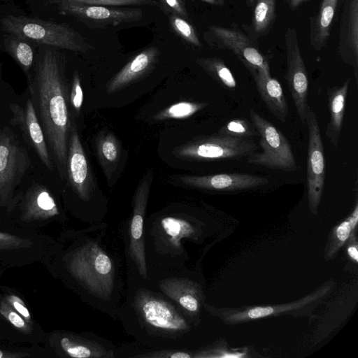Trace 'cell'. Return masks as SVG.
<instances>
[{
  "label": "cell",
  "instance_id": "cell-1",
  "mask_svg": "<svg viewBox=\"0 0 358 358\" xmlns=\"http://www.w3.org/2000/svg\"><path fill=\"white\" fill-rule=\"evenodd\" d=\"M65 66L59 54L43 49L36 57L27 88L62 182L65 176L71 121L65 91Z\"/></svg>",
  "mask_w": 358,
  "mask_h": 358
},
{
  "label": "cell",
  "instance_id": "cell-2",
  "mask_svg": "<svg viewBox=\"0 0 358 358\" xmlns=\"http://www.w3.org/2000/svg\"><path fill=\"white\" fill-rule=\"evenodd\" d=\"M3 101V100H2ZM34 155L17 131L0 111V207L10 210L24 176L30 170Z\"/></svg>",
  "mask_w": 358,
  "mask_h": 358
},
{
  "label": "cell",
  "instance_id": "cell-3",
  "mask_svg": "<svg viewBox=\"0 0 358 358\" xmlns=\"http://www.w3.org/2000/svg\"><path fill=\"white\" fill-rule=\"evenodd\" d=\"M2 109L8 122L17 131L36 159L48 170L58 176L27 88L23 93L17 94L6 82Z\"/></svg>",
  "mask_w": 358,
  "mask_h": 358
},
{
  "label": "cell",
  "instance_id": "cell-4",
  "mask_svg": "<svg viewBox=\"0 0 358 358\" xmlns=\"http://www.w3.org/2000/svg\"><path fill=\"white\" fill-rule=\"evenodd\" d=\"M1 25L8 33L25 41L83 53L94 49L85 38L64 24L9 15L2 19Z\"/></svg>",
  "mask_w": 358,
  "mask_h": 358
},
{
  "label": "cell",
  "instance_id": "cell-5",
  "mask_svg": "<svg viewBox=\"0 0 358 358\" xmlns=\"http://www.w3.org/2000/svg\"><path fill=\"white\" fill-rule=\"evenodd\" d=\"M335 282L328 280L306 296L289 303L236 308H215L204 304L208 310L224 324L236 325L282 315L294 316L311 313L334 289Z\"/></svg>",
  "mask_w": 358,
  "mask_h": 358
},
{
  "label": "cell",
  "instance_id": "cell-6",
  "mask_svg": "<svg viewBox=\"0 0 358 358\" xmlns=\"http://www.w3.org/2000/svg\"><path fill=\"white\" fill-rule=\"evenodd\" d=\"M69 269L91 294L109 299L114 288V266L96 243L90 241L76 249L69 259Z\"/></svg>",
  "mask_w": 358,
  "mask_h": 358
},
{
  "label": "cell",
  "instance_id": "cell-7",
  "mask_svg": "<svg viewBox=\"0 0 358 358\" xmlns=\"http://www.w3.org/2000/svg\"><path fill=\"white\" fill-rule=\"evenodd\" d=\"M250 117L259 135L262 151L249 155L247 162L271 169L296 171L298 168L296 162L285 136L254 109L250 110Z\"/></svg>",
  "mask_w": 358,
  "mask_h": 358
},
{
  "label": "cell",
  "instance_id": "cell-8",
  "mask_svg": "<svg viewBox=\"0 0 358 358\" xmlns=\"http://www.w3.org/2000/svg\"><path fill=\"white\" fill-rule=\"evenodd\" d=\"M257 150L256 143L250 139L217 133L186 143L173 152L187 160H234L248 157Z\"/></svg>",
  "mask_w": 358,
  "mask_h": 358
},
{
  "label": "cell",
  "instance_id": "cell-9",
  "mask_svg": "<svg viewBox=\"0 0 358 358\" xmlns=\"http://www.w3.org/2000/svg\"><path fill=\"white\" fill-rule=\"evenodd\" d=\"M305 122L308 133L307 152V196L310 212L316 215L325 183V157L320 129L315 113L308 105Z\"/></svg>",
  "mask_w": 358,
  "mask_h": 358
},
{
  "label": "cell",
  "instance_id": "cell-10",
  "mask_svg": "<svg viewBox=\"0 0 358 358\" xmlns=\"http://www.w3.org/2000/svg\"><path fill=\"white\" fill-rule=\"evenodd\" d=\"M135 306L143 322L153 329L171 334L189 330L184 317L171 303L149 291L136 292Z\"/></svg>",
  "mask_w": 358,
  "mask_h": 358
},
{
  "label": "cell",
  "instance_id": "cell-11",
  "mask_svg": "<svg viewBox=\"0 0 358 358\" xmlns=\"http://www.w3.org/2000/svg\"><path fill=\"white\" fill-rule=\"evenodd\" d=\"M61 185H64L80 200H90L94 185L93 178L77 124L73 120H71L65 176Z\"/></svg>",
  "mask_w": 358,
  "mask_h": 358
},
{
  "label": "cell",
  "instance_id": "cell-12",
  "mask_svg": "<svg viewBox=\"0 0 358 358\" xmlns=\"http://www.w3.org/2000/svg\"><path fill=\"white\" fill-rule=\"evenodd\" d=\"M56 3L62 14L74 16L92 27L117 26L143 17V10L139 8H111L64 1Z\"/></svg>",
  "mask_w": 358,
  "mask_h": 358
},
{
  "label": "cell",
  "instance_id": "cell-13",
  "mask_svg": "<svg viewBox=\"0 0 358 358\" xmlns=\"http://www.w3.org/2000/svg\"><path fill=\"white\" fill-rule=\"evenodd\" d=\"M285 46L287 65L285 78L299 117L304 124L308 106V78L299 47L296 32L293 28L287 30Z\"/></svg>",
  "mask_w": 358,
  "mask_h": 358
},
{
  "label": "cell",
  "instance_id": "cell-14",
  "mask_svg": "<svg viewBox=\"0 0 358 358\" xmlns=\"http://www.w3.org/2000/svg\"><path fill=\"white\" fill-rule=\"evenodd\" d=\"M207 38L214 46L233 52L249 71L260 69L270 74L266 59L238 29L212 25L209 27Z\"/></svg>",
  "mask_w": 358,
  "mask_h": 358
},
{
  "label": "cell",
  "instance_id": "cell-15",
  "mask_svg": "<svg viewBox=\"0 0 358 358\" xmlns=\"http://www.w3.org/2000/svg\"><path fill=\"white\" fill-rule=\"evenodd\" d=\"M152 173L149 172L139 182L134 196L133 215L129 226V252L134 262L140 275L148 278L145 261L143 222L148 203Z\"/></svg>",
  "mask_w": 358,
  "mask_h": 358
},
{
  "label": "cell",
  "instance_id": "cell-16",
  "mask_svg": "<svg viewBox=\"0 0 358 358\" xmlns=\"http://www.w3.org/2000/svg\"><path fill=\"white\" fill-rule=\"evenodd\" d=\"M180 181L189 187L220 192H239L254 189L268 182L263 176L243 173L208 176H182Z\"/></svg>",
  "mask_w": 358,
  "mask_h": 358
},
{
  "label": "cell",
  "instance_id": "cell-17",
  "mask_svg": "<svg viewBox=\"0 0 358 358\" xmlns=\"http://www.w3.org/2000/svg\"><path fill=\"white\" fill-rule=\"evenodd\" d=\"M161 290L192 317L198 316L204 302L201 286L185 278H169L160 281Z\"/></svg>",
  "mask_w": 358,
  "mask_h": 358
},
{
  "label": "cell",
  "instance_id": "cell-18",
  "mask_svg": "<svg viewBox=\"0 0 358 358\" xmlns=\"http://www.w3.org/2000/svg\"><path fill=\"white\" fill-rule=\"evenodd\" d=\"M340 51L345 62L354 69L358 80V0H348L341 27Z\"/></svg>",
  "mask_w": 358,
  "mask_h": 358
},
{
  "label": "cell",
  "instance_id": "cell-19",
  "mask_svg": "<svg viewBox=\"0 0 358 358\" xmlns=\"http://www.w3.org/2000/svg\"><path fill=\"white\" fill-rule=\"evenodd\" d=\"M159 55V50L156 47L138 52L109 80L106 92L113 93L142 77L154 66Z\"/></svg>",
  "mask_w": 358,
  "mask_h": 358
},
{
  "label": "cell",
  "instance_id": "cell-20",
  "mask_svg": "<svg viewBox=\"0 0 358 358\" xmlns=\"http://www.w3.org/2000/svg\"><path fill=\"white\" fill-rule=\"evenodd\" d=\"M259 94L268 110L280 121L285 122L288 104L280 83L260 69L250 70Z\"/></svg>",
  "mask_w": 358,
  "mask_h": 358
},
{
  "label": "cell",
  "instance_id": "cell-21",
  "mask_svg": "<svg viewBox=\"0 0 358 358\" xmlns=\"http://www.w3.org/2000/svg\"><path fill=\"white\" fill-rule=\"evenodd\" d=\"M350 81L348 78L342 85L331 87L327 92L329 120L325 134L334 148L338 147L343 128Z\"/></svg>",
  "mask_w": 358,
  "mask_h": 358
},
{
  "label": "cell",
  "instance_id": "cell-22",
  "mask_svg": "<svg viewBox=\"0 0 358 358\" xmlns=\"http://www.w3.org/2000/svg\"><path fill=\"white\" fill-rule=\"evenodd\" d=\"M59 346L66 356L75 358L113 357L109 352L99 344L82 337L68 334L61 337Z\"/></svg>",
  "mask_w": 358,
  "mask_h": 358
},
{
  "label": "cell",
  "instance_id": "cell-23",
  "mask_svg": "<svg viewBox=\"0 0 358 358\" xmlns=\"http://www.w3.org/2000/svg\"><path fill=\"white\" fill-rule=\"evenodd\" d=\"M358 222V203L356 201L351 213L331 230L324 250V258L334 259L345 245L351 234L356 231Z\"/></svg>",
  "mask_w": 358,
  "mask_h": 358
},
{
  "label": "cell",
  "instance_id": "cell-24",
  "mask_svg": "<svg viewBox=\"0 0 358 358\" xmlns=\"http://www.w3.org/2000/svg\"><path fill=\"white\" fill-rule=\"evenodd\" d=\"M338 0H323L318 14L311 21L310 42L320 50L327 43Z\"/></svg>",
  "mask_w": 358,
  "mask_h": 358
},
{
  "label": "cell",
  "instance_id": "cell-25",
  "mask_svg": "<svg viewBox=\"0 0 358 358\" xmlns=\"http://www.w3.org/2000/svg\"><path fill=\"white\" fill-rule=\"evenodd\" d=\"M99 161L108 180L110 179L121 155L120 143L110 131L101 132L96 141Z\"/></svg>",
  "mask_w": 358,
  "mask_h": 358
},
{
  "label": "cell",
  "instance_id": "cell-26",
  "mask_svg": "<svg viewBox=\"0 0 358 358\" xmlns=\"http://www.w3.org/2000/svg\"><path fill=\"white\" fill-rule=\"evenodd\" d=\"M196 62L223 87L235 89L236 81L230 69L224 62L217 57H201Z\"/></svg>",
  "mask_w": 358,
  "mask_h": 358
},
{
  "label": "cell",
  "instance_id": "cell-27",
  "mask_svg": "<svg viewBox=\"0 0 358 358\" xmlns=\"http://www.w3.org/2000/svg\"><path fill=\"white\" fill-rule=\"evenodd\" d=\"M13 39L10 43L8 51L28 80L34 71L36 57L32 48L25 40L16 36Z\"/></svg>",
  "mask_w": 358,
  "mask_h": 358
},
{
  "label": "cell",
  "instance_id": "cell-28",
  "mask_svg": "<svg viewBox=\"0 0 358 358\" xmlns=\"http://www.w3.org/2000/svg\"><path fill=\"white\" fill-rule=\"evenodd\" d=\"M161 226L175 247H180L183 238H193L196 234V228L183 219L166 217L161 220Z\"/></svg>",
  "mask_w": 358,
  "mask_h": 358
},
{
  "label": "cell",
  "instance_id": "cell-29",
  "mask_svg": "<svg viewBox=\"0 0 358 358\" xmlns=\"http://www.w3.org/2000/svg\"><path fill=\"white\" fill-rule=\"evenodd\" d=\"M207 105L206 103L180 101L162 110L155 118L157 120L186 118L202 110Z\"/></svg>",
  "mask_w": 358,
  "mask_h": 358
},
{
  "label": "cell",
  "instance_id": "cell-30",
  "mask_svg": "<svg viewBox=\"0 0 358 358\" xmlns=\"http://www.w3.org/2000/svg\"><path fill=\"white\" fill-rule=\"evenodd\" d=\"M275 11V0H257L253 16V26L257 33H264L268 28Z\"/></svg>",
  "mask_w": 358,
  "mask_h": 358
},
{
  "label": "cell",
  "instance_id": "cell-31",
  "mask_svg": "<svg viewBox=\"0 0 358 358\" xmlns=\"http://www.w3.org/2000/svg\"><path fill=\"white\" fill-rule=\"evenodd\" d=\"M247 349H229L225 341L215 343L195 353L196 358H245L249 355Z\"/></svg>",
  "mask_w": 358,
  "mask_h": 358
},
{
  "label": "cell",
  "instance_id": "cell-32",
  "mask_svg": "<svg viewBox=\"0 0 358 358\" xmlns=\"http://www.w3.org/2000/svg\"><path fill=\"white\" fill-rule=\"evenodd\" d=\"M169 20L171 29L181 39L192 45L201 47V43L194 27L187 19L171 14L169 15Z\"/></svg>",
  "mask_w": 358,
  "mask_h": 358
},
{
  "label": "cell",
  "instance_id": "cell-33",
  "mask_svg": "<svg viewBox=\"0 0 358 358\" xmlns=\"http://www.w3.org/2000/svg\"><path fill=\"white\" fill-rule=\"evenodd\" d=\"M218 134L234 137L252 138L255 133L252 125L243 118L233 119L227 122L218 130Z\"/></svg>",
  "mask_w": 358,
  "mask_h": 358
},
{
  "label": "cell",
  "instance_id": "cell-34",
  "mask_svg": "<svg viewBox=\"0 0 358 358\" xmlns=\"http://www.w3.org/2000/svg\"><path fill=\"white\" fill-rule=\"evenodd\" d=\"M0 314L21 332L25 334L31 333V324L15 311L5 299H2L0 302Z\"/></svg>",
  "mask_w": 358,
  "mask_h": 358
},
{
  "label": "cell",
  "instance_id": "cell-35",
  "mask_svg": "<svg viewBox=\"0 0 358 358\" xmlns=\"http://www.w3.org/2000/svg\"><path fill=\"white\" fill-rule=\"evenodd\" d=\"M72 1L85 4L102 5V6H134V5H149L156 6L158 4L157 0H55L57 1Z\"/></svg>",
  "mask_w": 358,
  "mask_h": 358
},
{
  "label": "cell",
  "instance_id": "cell-36",
  "mask_svg": "<svg viewBox=\"0 0 358 358\" xmlns=\"http://www.w3.org/2000/svg\"><path fill=\"white\" fill-rule=\"evenodd\" d=\"M157 3L168 16L174 14L189 19L185 0H158Z\"/></svg>",
  "mask_w": 358,
  "mask_h": 358
},
{
  "label": "cell",
  "instance_id": "cell-37",
  "mask_svg": "<svg viewBox=\"0 0 358 358\" xmlns=\"http://www.w3.org/2000/svg\"><path fill=\"white\" fill-rule=\"evenodd\" d=\"M5 300L17 311L29 324L32 325L33 322L30 313L24 302L18 296L9 294L5 296Z\"/></svg>",
  "mask_w": 358,
  "mask_h": 358
},
{
  "label": "cell",
  "instance_id": "cell-38",
  "mask_svg": "<svg viewBox=\"0 0 358 358\" xmlns=\"http://www.w3.org/2000/svg\"><path fill=\"white\" fill-rule=\"evenodd\" d=\"M27 240L8 233L0 232V250H13L22 248Z\"/></svg>",
  "mask_w": 358,
  "mask_h": 358
},
{
  "label": "cell",
  "instance_id": "cell-39",
  "mask_svg": "<svg viewBox=\"0 0 358 358\" xmlns=\"http://www.w3.org/2000/svg\"><path fill=\"white\" fill-rule=\"evenodd\" d=\"M135 357L145 358H191L193 357L189 352L185 350H159L144 355H136Z\"/></svg>",
  "mask_w": 358,
  "mask_h": 358
},
{
  "label": "cell",
  "instance_id": "cell-40",
  "mask_svg": "<svg viewBox=\"0 0 358 358\" xmlns=\"http://www.w3.org/2000/svg\"><path fill=\"white\" fill-rule=\"evenodd\" d=\"M346 247L347 255L351 261L357 264L358 262V243L356 236V231H353L348 240Z\"/></svg>",
  "mask_w": 358,
  "mask_h": 358
},
{
  "label": "cell",
  "instance_id": "cell-41",
  "mask_svg": "<svg viewBox=\"0 0 358 358\" xmlns=\"http://www.w3.org/2000/svg\"><path fill=\"white\" fill-rule=\"evenodd\" d=\"M29 356L27 353L13 352L0 350V358H19Z\"/></svg>",
  "mask_w": 358,
  "mask_h": 358
},
{
  "label": "cell",
  "instance_id": "cell-42",
  "mask_svg": "<svg viewBox=\"0 0 358 358\" xmlns=\"http://www.w3.org/2000/svg\"><path fill=\"white\" fill-rule=\"evenodd\" d=\"M5 83H6V81H4L2 79L1 66L0 64V111H1V105H2L3 94Z\"/></svg>",
  "mask_w": 358,
  "mask_h": 358
},
{
  "label": "cell",
  "instance_id": "cell-43",
  "mask_svg": "<svg viewBox=\"0 0 358 358\" xmlns=\"http://www.w3.org/2000/svg\"><path fill=\"white\" fill-rule=\"evenodd\" d=\"M305 1L306 0H289V6L292 8H296Z\"/></svg>",
  "mask_w": 358,
  "mask_h": 358
},
{
  "label": "cell",
  "instance_id": "cell-44",
  "mask_svg": "<svg viewBox=\"0 0 358 358\" xmlns=\"http://www.w3.org/2000/svg\"><path fill=\"white\" fill-rule=\"evenodd\" d=\"M200 1L208 3H210V4L215 3V0H200Z\"/></svg>",
  "mask_w": 358,
  "mask_h": 358
},
{
  "label": "cell",
  "instance_id": "cell-45",
  "mask_svg": "<svg viewBox=\"0 0 358 358\" xmlns=\"http://www.w3.org/2000/svg\"><path fill=\"white\" fill-rule=\"evenodd\" d=\"M250 1H253L254 0H250Z\"/></svg>",
  "mask_w": 358,
  "mask_h": 358
},
{
  "label": "cell",
  "instance_id": "cell-46",
  "mask_svg": "<svg viewBox=\"0 0 358 358\" xmlns=\"http://www.w3.org/2000/svg\"><path fill=\"white\" fill-rule=\"evenodd\" d=\"M0 208H1V207H0Z\"/></svg>",
  "mask_w": 358,
  "mask_h": 358
},
{
  "label": "cell",
  "instance_id": "cell-47",
  "mask_svg": "<svg viewBox=\"0 0 358 358\" xmlns=\"http://www.w3.org/2000/svg\"><path fill=\"white\" fill-rule=\"evenodd\" d=\"M218 1H220V0H218Z\"/></svg>",
  "mask_w": 358,
  "mask_h": 358
}]
</instances>
